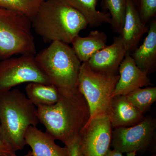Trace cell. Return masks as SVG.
Instances as JSON below:
<instances>
[{
	"instance_id": "cell-1",
	"label": "cell",
	"mask_w": 156,
	"mask_h": 156,
	"mask_svg": "<svg viewBox=\"0 0 156 156\" xmlns=\"http://www.w3.org/2000/svg\"><path fill=\"white\" fill-rule=\"evenodd\" d=\"M53 105L37 107L40 122L46 132L66 145L79 136L90 119L87 101L79 91H60Z\"/></svg>"
},
{
	"instance_id": "cell-2",
	"label": "cell",
	"mask_w": 156,
	"mask_h": 156,
	"mask_svg": "<svg viewBox=\"0 0 156 156\" xmlns=\"http://www.w3.org/2000/svg\"><path fill=\"white\" fill-rule=\"evenodd\" d=\"M32 23L45 43L58 41L68 44L88 26L83 16L62 0H45Z\"/></svg>"
},
{
	"instance_id": "cell-3",
	"label": "cell",
	"mask_w": 156,
	"mask_h": 156,
	"mask_svg": "<svg viewBox=\"0 0 156 156\" xmlns=\"http://www.w3.org/2000/svg\"><path fill=\"white\" fill-rule=\"evenodd\" d=\"M39 122L35 105L19 89L0 94V137L11 151L24 148L27 131Z\"/></svg>"
},
{
	"instance_id": "cell-4",
	"label": "cell",
	"mask_w": 156,
	"mask_h": 156,
	"mask_svg": "<svg viewBox=\"0 0 156 156\" xmlns=\"http://www.w3.org/2000/svg\"><path fill=\"white\" fill-rule=\"evenodd\" d=\"M35 58L51 84L59 91L73 92L78 90L82 63L68 44L52 42L35 55Z\"/></svg>"
},
{
	"instance_id": "cell-5",
	"label": "cell",
	"mask_w": 156,
	"mask_h": 156,
	"mask_svg": "<svg viewBox=\"0 0 156 156\" xmlns=\"http://www.w3.org/2000/svg\"><path fill=\"white\" fill-rule=\"evenodd\" d=\"M119 78V74L97 71L87 62L81 65L78 89L87 101L90 119L108 116L113 94Z\"/></svg>"
},
{
	"instance_id": "cell-6",
	"label": "cell",
	"mask_w": 156,
	"mask_h": 156,
	"mask_svg": "<svg viewBox=\"0 0 156 156\" xmlns=\"http://www.w3.org/2000/svg\"><path fill=\"white\" fill-rule=\"evenodd\" d=\"M32 20L22 13L0 7V58L15 54L36 55Z\"/></svg>"
},
{
	"instance_id": "cell-7",
	"label": "cell",
	"mask_w": 156,
	"mask_h": 156,
	"mask_svg": "<svg viewBox=\"0 0 156 156\" xmlns=\"http://www.w3.org/2000/svg\"><path fill=\"white\" fill-rule=\"evenodd\" d=\"M25 83L52 84L37 62L35 55H21L0 62V94Z\"/></svg>"
},
{
	"instance_id": "cell-8",
	"label": "cell",
	"mask_w": 156,
	"mask_h": 156,
	"mask_svg": "<svg viewBox=\"0 0 156 156\" xmlns=\"http://www.w3.org/2000/svg\"><path fill=\"white\" fill-rule=\"evenodd\" d=\"M156 119L145 117L134 126L113 129L111 145L122 153L144 151L155 139Z\"/></svg>"
},
{
	"instance_id": "cell-9",
	"label": "cell",
	"mask_w": 156,
	"mask_h": 156,
	"mask_svg": "<svg viewBox=\"0 0 156 156\" xmlns=\"http://www.w3.org/2000/svg\"><path fill=\"white\" fill-rule=\"evenodd\" d=\"M112 130L109 117L89 120L79 135L84 156H105L111 144Z\"/></svg>"
},
{
	"instance_id": "cell-10",
	"label": "cell",
	"mask_w": 156,
	"mask_h": 156,
	"mask_svg": "<svg viewBox=\"0 0 156 156\" xmlns=\"http://www.w3.org/2000/svg\"><path fill=\"white\" fill-rule=\"evenodd\" d=\"M118 71L119 78L113 97L126 95L138 88L153 86L147 74L137 67L129 52L126 53Z\"/></svg>"
},
{
	"instance_id": "cell-11",
	"label": "cell",
	"mask_w": 156,
	"mask_h": 156,
	"mask_svg": "<svg viewBox=\"0 0 156 156\" xmlns=\"http://www.w3.org/2000/svg\"><path fill=\"white\" fill-rule=\"evenodd\" d=\"M127 53L120 35L114 37L111 44L95 53L87 62L91 68L97 71L117 73Z\"/></svg>"
},
{
	"instance_id": "cell-12",
	"label": "cell",
	"mask_w": 156,
	"mask_h": 156,
	"mask_svg": "<svg viewBox=\"0 0 156 156\" xmlns=\"http://www.w3.org/2000/svg\"><path fill=\"white\" fill-rule=\"evenodd\" d=\"M148 27L140 16L138 9L131 0H127L124 24L121 35L127 52L135 50Z\"/></svg>"
},
{
	"instance_id": "cell-13",
	"label": "cell",
	"mask_w": 156,
	"mask_h": 156,
	"mask_svg": "<svg viewBox=\"0 0 156 156\" xmlns=\"http://www.w3.org/2000/svg\"><path fill=\"white\" fill-rule=\"evenodd\" d=\"M24 138L26 145L31 148L32 156H69L66 147L57 145L53 136L36 126H30Z\"/></svg>"
},
{
	"instance_id": "cell-14",
	"label": "cell",
	"mask_w": 156,
	"mask_h": 156,
	"mask_svg": "<svg viewBox=\"0 0 156 156\" xmlns=\"http://www.w3.org/2000/svg\"><path fill=\"white\" fill-rule=\"evenodd\" d=\"M109 118L113 129L134 126L145 117L130 103L126 95H116L112 99Z\"/></svg>"
},
{
	"instance_id": "cell-15",
	"label": "cell",
	"mask_w": 156,
	"mask_h": 156,
	"mask_svg": "<svg viewBox=\"0 0 156 156\" xmlns=\"http://www.w3.org/2000/svg\"><path fill=\"white\" fill-rule=\"evenodd\" d=\"M131 55L137 67L147 74L154 69L156 64V20L151 23L142 44L135 49Z\"/></svg>"
},
{
	"instance_id": "cell-16",
	"label": "cell",
	"mask_w": 156,
	"mask_h": 156,
	"mask_svg": "<svg viewBox=\"0 0 156 156\" xmlns=\"http://www.w3.org/2000/svg\"><path fill=\"white\" fill-rule=\"evenodd\" d=\"M107 37L103 31H92L87 37L79 35L73 40V51L83 62H87L95 53L106 46Z\"/></svg>"
},
{
	"instance_id": "cell-17",
	"label": "cell",
	"mask_w": 156,
	"mask_h": 156,
	"mask_svg": "<svg viewBox=\"0 0 156 156\" xmlns=\"http://www.w3.org/2000/svg\"><path fill=\"white\" fill-rule=\"evenodd\" d=\"M25 91L29 100L37 107L53 105L60 98L59 90L52 84L30 83L26 87Z\"/></svg>"
},
{
	"instance_id": "cell-18",
	"label": "cell",
	"mask_w": 156,
	"mask_h": 156,
	"mask_svg": "<svg viewBox=\"0 0 156 156\" xmlns=\"http://www.w3.org/2000/svg\"><path fill=\"white\" fill-rule=\"evenodd\" d=\"M77 10L85 17L90 27L99 26L104 23L111 24L110 14L96 9L97 0H62Z\"/></svg>"
},
{
	"instance_id": "cell-19",
	"label": "cell",
	"mask_w": 156,
	"mask_h": 156,
	"mask_svg": "<svg viewBox=\"0 0 156 156\" xmlns=\"http://www.w3.org/2000/svg\"><path fill=\"white\" fill-rule=\"evenodd\" d=\"M126 96L130 103L144 115L156 101V87L138 88Z\"/></svg>"
},
{
	"instance_id": "cell-20",
	"label": "cell",
	"mask_w": 156,
	"mask_h": 156,
	"mask_svg": "<svg viewBox=\"0 0 156 156\" xmlns=\"http://www.w3.org/2000/svg\"><path fill=\"white\" fill-rule=\"evenodd\" d=\"M127 0H102L101 5L105 11H109L112 28L116 32L122 33Z\"/></svg>"
},
{
	"instance_id": "cell-21",
	"label": "cell",
	"mask_w": 156,
	"mask_h": 156,
	"mask_svg": "<svg viewBox=\"0 0 156 156\" xmlns=\"http://www.w3.org/2000/svg\"><path fill=\"white\" fill-rule=\"evenodd\" d=\"M45 0H0V7L25 14L32 20Z\"/></svg>"
},
{
	"instance_id": "cell-22",
	"label": "cell",
	"mask_w": 156,
	"mask_h": 156,
	"mask_svg": "<svg viewBox=\"0 0 156 156\" xmlns=\"http://www.w3.org/2000/svg\"><path fill=\"white\" fill-rule=\"evenodd\" d=\"M138 10L143 22L146 24L156 16V0H140Z\"/></svg>"
},
{
	"instance_id": "cell-23",
	"label": "cell",
	"mask_w": 156,
	"mask_h": 156,
	"mask_svg": "<svg viewBox=\"0 0 156 156\" xmlns=\"http://www.w3.org/2000/svg\"><path fill=\"white\" fill-rule=\"evenodd\" d=\"M65 146L68 149L69 156H84L82 143L79 135L73 141Z\"/></svg>"
},
{
	"instance_id": "cell-24",
	"label": "cell",
	"mask_w": 156,
	"mask_h": 156,
	"mask_svg": "<svg viewBox=\"0 0 156 156\" xmlns=\"http://www.w3.org/2000/svg\"><path fill=\"white\" fill-rule=\"evenodd\" d=\"M13 154H15V153L6 146L0 137V155H9Z\"/></svg>"
},
{
	"instance_id": "cell-25",
	"label": "cell",
	"mask_w": 156,
	"mask_h": 156,
	"mask_svg": "<svg viewBox=\"0 0 156 156\" xmlns=\"http://www.w3.org/2000/svg\"><path fill=\"white\" fill-rule=\"evenodd\" d=\"M105 156H123V155L122 153L116 150L109 149Z\"/></svg>"
},
{
	"instance_id": "cell-26",
	"label": "cell",
	"mask_w": 156,
	"mask_h": 156,
	"mask_svg": "<svg viewBox=\"0 0 156 156\" xmlns=\"http://www.w3.org/2000/svg\"><path fill=\"white\" fill-rule=\"evenodd\" d=\"M0 156H18L16 155V154H13L9 155H0ZM23 156H32V155L31 151H29L28 153L25 155Z\"/></svg>"
},
{
	"instance_id": "cell-27",
	"label": "cell",
	"mask_w": 156,
	"mask_h": 156,
	"mask_svg": "<svg viewBox=\"0 0 156 156\" xmlns=\"http://www.w3.org/2000/svg\"><path fill=\"white\" fill-rule=\"evenodd\" d=\"M131 1L133 2L134 3L135 5L136 6L137 9H138L139 6L140 0H131Z\"/></svg>"
},
{
	"instance_id": "cell-28",
	"label": "cell",
	"mask_w": 156,
	"mask_h": 156,
	"mask_svg": "<svg viewBox=\"0 0 156 156\" xmlns=\"http://www.w3.org/2000/svg\"><path fill=\"white\" fill-rule=\"evenodd\" d=\"M136 151L131 152L128 153L126 154L127 156H135L136 155Z\"/></svg>"
}]
</instances>
